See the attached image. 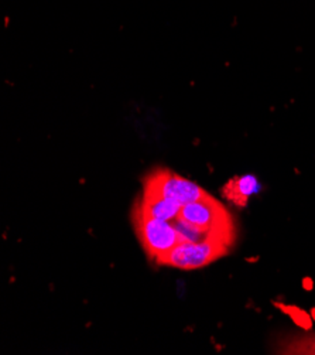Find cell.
Returning <instances> with one entry per match:
<instances>
[{"mask_svg":"<svg viewBox=\"0 0 315 355\" xmlns=\"http://www.w3.org/2000/svg\"><path fill=\"white\" fill-rule=\"evenodd\" d=\"M231 242L224 238H208L201 242L181 241L165 254L159 263L181 270H197L228 254Z\"/></svg>","mask_w":315,"mask_h":355,"instance_id":"1","label":"cell"},{"mask_svg":"<svg viewBox=\"0 0 315 355\" xmlns=\"http://www.w3.org/2000/svg\"><path fill=\"white\" fill-rule=\"evenodd\" d=\"M134 227L149 258L157 263L174 246L181 242L179 232L171 221L150 218L137 209L134 211Z\"/></svg>","mask_w":315,"mask_h":355,"instance_id":"2","label":"cell"},{"mask_svg":"<svg viewBox=\"0 0 315 355\" xmlns=\"http://www.w3.org/2000/svg\"><path fill=\"white\" fill-rule=\"evenodd\" d=\"M145 190L177 201L183 207L209 196L195 182L165 168H159L147 177Z\"/></svg>","mask_w":315,"mask_h":355,"instance_id":"3","label":"cell"},{"mask_svg":"<svg viewBox=\"0 0 315 355\" xmlns=\"http://www.w3.org/2000/svg\"><path fill=\"white\" fill-rule=\"evenodd\" d=\"M181 218L233 241V223L228 209L213 196H208L181 208Z\"/></svg>","mask_w":315,"mask_h":355,"instance_id":"4","label":"cell"},{"mask_svg":"<svg viewBox=\"0 0 315 355\" xmlns=\"http://www.w3.org/2000/svg\"><path fill=\"white\" fill-rule=\"evenodd\" d=\"M183 205L177 201L164 198L156 193L146 191L142 197V202L136 208L143 216L161 221H174L180 217Z\"/></svg>","mask_w":315,"mask_h":355,"instance_id":"5","label":"cell"},{"mask_svg":"<svg viewBox=\"0 0 315 355\" xmlns=\"http://www.w3.org/2000/svg\"><path fill=\"white\" fill-rule=\"evenodd\" d=\"M174 228H176V231L179 232L181 241H188V242H201V241H205L208 238H215V236H219V238H224L226 239L228 242L232 243V241L229 238H226L225 235H221L218 232H213V231H208V230H204L181 217L176 218L174 221H171Z\"/></svg>","mask_w":315,"mask_h":355,"instance_id":"6","label":"cell"},{"mask_svg":"<svg viewBox=\"0 0 315 355\" xmlns=\"http://www.w3.org/2000/svg\"><path fill=\"white\" fill-rule=\"evenodd\" d=\"M280 352L315 355V333L291 338L289 343H286L282 348H280Z\"/></svg>","mask_w":315,"mask_h":355,"instance_id":"7","label":"cell"},{"mask_svg":"<svg viewBox=\"0 0 315 355\" xmlns=\"http://www.w3.org/2000/svg\"><path fill=\"white\" fill-rule=\"evenodd\" d=\"M232 184L237 187V194L236 196H240L243 200H246L251 194H253L258 190V182H256L255 177H252V175L240 177V179L233 180Z\"/></svg>","mask_w":315,"mask_h":355,"instance_id":"8","label":"cell"}]
</instances>
